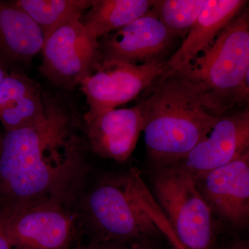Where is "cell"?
Returning <instances> with one entry per match:
<instances>
[{"mask_svg": "<svg viewBox=\"0 0 249 249\" xmlns=\"http://www.w3.org/2000/svg\"><path fill=\"white\" fill-rule=\"evenodd\" d=\"M40 124L6 131L0 142V209L65 197L83 169L85 140L71 107L46 96Z\"/></svg>", "mask_w": 249, "mask_h": 249, "instance_id": "cell-1", "label": "cell"}, {"mask_svg": "<svg viewBox=\"0 0 249 249\" xmlns=\"http://www.w3.org/2000/svg\"><path fill=\"white\" fill-rule=\"evenodd\" d=\"M147 153L160 167L182 161L209 134L219 116L205 109L169 75L163 74L137 103Z\"/></svg>", "mask_w": 249, "mask_h": 249, "instance_id": "cell-2", "label": "cell"}, {"mask_svg": "<svg viewBox=\"0 0 249 249\" xmlns=\"http://www.w3.org/2000/svg\"><path fill=\"white\" fill-rule=\"evenodd\" d=\"M249 69V9L247 6L209 48L173 76L201 106L220 116L242 105Z\"/></svg>", "mask_w": 249, "mask_h": 249, "instance_id": "cell-3", "label": "cell"}, {"mask_svg": "<svg viewBox=\"0 0 249 249\" xmlns=\"http://www.w3.org/2000/svg\"><path fill=\"white\" fill-rule=\"evenodd\" d=\"M152 201L139 170L132 168L102 178L83 200L89 240L78 247L147 242L161 233Z\"/></svg>", "mask_w": 249, "mask_h": 249, "instance_id": "cell-4", "label": "cell"}, {"mask_svg": "<svg viewBox=\"0 0 249 249\" xmlns=\"http://www.w3.org/2000/svg\"><path fill=\"white\" fill-rule=\"evenodd\" d=\"M158 207L164 214L176 249H214V214L194 175L180 163L160 167L153 181Z\"/></svg>", "mask_w": 249, "mask_h": 249, "instance_id": "cell-5", "label": "cell"}, {"mask_svg": "<svg viewBox=\"0 0 249 249\" xmlns=\"http://www.w3.org/2000/svg\"><path fill=\"white\" fill-rule=\"evenodd\" d=\"M82 14L67 16L45 36L41 72L54 85L72 89L91 72L101 55L98 40L88 34Z\"/></svg>", "mask_w": 249, "mask_h": 249, "instance_id": "cell-6", "label": "cell"}, {"mask_svg": "<svg viewBox=\"0 0 249 249\" xmlns=\"http://www.w3.org/2000/svg\"><path fill=\"white\" fill-rule=\"evenodd\" d=\"M62 203V199H49L0 209L13 248L71 249L77 239L76 219Z\"/></svg>", "mask_w": 249, "mask_h": 249, "instance_id": "cell-7", "label": "cell"}, {"mask_svg": "<svg viewBox=\"0 0 249 249\" xmlns=\"http://www.w3.org/2000/svg\"><path fill=\"white\" fill-rule=\"evenodd\" d=\"M166 61L130 64L100 58L80 84L89 106L85 119L138 97L163 74Z\"/></svg>", "mask_w": 249, "mask_h": 249, "instance_id": "cell-8", "label": "cell"}, {"mask_svg": "<svg viewBox=\"0 0 249 249\" xmlns=\"http://www.w3.org/2000/svg\"><path fill=\"white\" fill-rule=\"evenodd\" d=\"M249 152V104L219 116L209 134L180 162L195 178Z\"/></svg>", "mask_w": 249, "mask_h": 249, "instance_id": "cell-9", "label": "cell"}, {"mask_svg": "<svg viewBox=\"0 0 249 249\" xmlns=\"http://www.w3.org/2000/svg\"><path fill=\"white\" fill-rule=\"evenodd\" d=\"M213 213L235 227L249 222V152L196 178Z\"/></svg>", "mask_w": 249, "mask_h": 249, "instance_id": "cell-10", "label": "cell"}, {"mask_svg": "<svg viewBox=\"0 0 249 249\" xmlns=\"http://www.w3.org/2000/svg\"><path fill=\"white\" fill-rule=\"evenodd\" d=\"M175 36L152 10L98 40L101 58L130 64L162 60Z\"/></svg>", "mask_w": 249, "mask_h": 249, "instance_id": "cell-11", "label": "cell"}, {"mask_svg": "<svg viewBox=\"0 0 249 249\" xmlns=\"http://www.w3.org/2000/svg\"><path fill=\"white\" fill-rule=\"evenodd\" d=\"M85 121L90 148L102 158L117 161L128 160L143 131V115L138 104L103 111Z\"/></svg>", "mask_w": 249, "mask_h": 249, "instance_id": "cell-12", "label": "cell"}, {"mask_svg": "<svg viewBox=\"0 0 249 249\" xmlns=\"http://www.w3.org/2000/svg\"><path fill=\"white\" fill-rule=\"evenodd\" d=\"M245 0H207L194 25L178 50L165 63L164 73L186 66L213 43L218 36L240 14Z\"/></svg>", "mask_w": 249, "mask_h": 249, "instance_id": "cell-13", "label": "cell"}, {"mask_svg": "<svg viewBox=\"0 0 249 249\" xmlns=\"http://www.w3.org/2000/svg\"><path fill=\"white\" fill-rule=\"evenodd\" d=\"M45 34L15 1H0V61L9 68L42 52Z\"/></svg>", "mask_w": 249, "mask_h": 249, "instance_id": "cell-14", "label": "cell"}, {"mask_svg": "<svg viewBox=\"0 0 249 249\" xmlns=\"http://www.w3.org/2000/svg\"><path fill=\"white\" fill-rule=\"evenodd\" d=\"M46 116L39 85L22 72L9 73L0 85V121L6 131L40 124Z\"/></svg>", "mask_w": 249, "mask_h": 249, "instance_id": "cell-15", "label": "cell"}, {"mask_svg": "<svg viewBox=\"0 0 249 249\" xmlns=\"http://www.w3.org/2000/svg\"><path fill=\"white\" fill-rule=\"evenodd\" d=\"M153 0H93L83 25L91 37L99 40L148 14Z\"/></svg>", "mask_w": 249, "mask_h": 249, "instance_id": "cell-16", "label": "cell"}, {"mask_svg": "<svg viewBox=\"0 0 249 249\" xmlns=\"http://www.w3.org/2000/svg\"><path fill=\"white\" fill-rule=\"evenodd\" d=\"M15 3L30 16L45 36L67 16L83 14L93 0H17Z\"/></svg>", "mask_w": 249, "mask_h": 249, "instance_id": "cell-17", "label": "cell"}, {"mask_svg": "<svg viewBox=\"0 0 249 249\" xmlns=\"http://www.w3.org/2000/svg\"><path fill=\"white\" fill-rule=\"evenodd\" d=\"M207 0H153L152 11L175 37L183 39L194 25Z\"/></svg>", "mask_w": 249, "mask_h": 249, "instance_id": "cell-18", "label": "cell"}, {"mask_svg": "<svg viewBox=\"0 0 249 249\" xmlns=\"http://www.w3.org/2000/svg\"><path fill=\"white\" fill-rule=\"evenodd\" d=\"M150 241L134 243H104L78 247V249H152Z\"/></svg>", "mask_w": 249, "mask_h": 249, "instance_id": "cell-19", "label": "cell"}, {"mask_svg": "<svg viewBox=\"0 0 249 249\" xmlns=\"http://www.w3.org/2000/svg\"><path fill=\"white\" fill-rule=\"evenodd\" d=\"M12 249V245L5 231L4 215L2 211L0 210V249Z\"/></svg>", "mask_w": 249, "mask_h": 249, "instance_id": "cell-20", "label": "cell"}, {"mask_svg": "<svg viewBox=\"0 0 249 249\" xmlns=\"http://www.w3.org/2000/svg\"><path fill=\"white\" fill-rule=\"evenodd\" d=\"M244 104H249V69L246 77L243 97H242V105Z\"/></svg>", "mask_w": 249, "mask_h": 249, "instance_id": "cell-21", "label": "cell"}, {"mask_svg": "<svg viewBox=\"0 0 249 249\" xmlns=\"http://www.w3.org/2000/svg\"><path fill=\"white\" fill-rule=\"evenodd\" d=\"M227 249H249V242L242 240L236 241Z\"/></svg>", "mask_w": 249, "mask_h": 249, "instance_id": "cell-22", "label": "cell"}, {"mask_svg": "<svg viewBox=\"0 0 249 249\" xmlns=\"http://www.w3.org/2000/svg\"><path fill=\"white\" fill-rule=\"evenodd\" d=\"M8 70H9V68L4 63L0 61V85L2 83L4 78L9 74Z\"/></svg>", "mask_w": 249, "mask_h": 249, "instance_id": "cell-23", "label": "cell"}]
</instances>
